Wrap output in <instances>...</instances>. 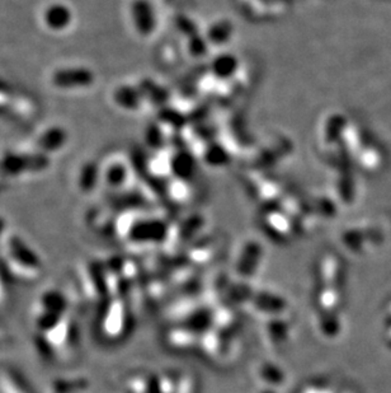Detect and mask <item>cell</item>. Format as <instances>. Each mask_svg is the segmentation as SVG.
I'll return each mask as SVG.
<instances>
[{
    "instance_id": "9",
    "label": "cell",
    "mask_w": 391,
    "mask_h": 393,
    "mask_svg": "<svg viewBox=\"0 0 391 393\" xmlns=\"http://www.w3.org/2000/svg\"><path fill=\"white\" fill-rule=\"evenodd\" d=\"M0 393H29L25 381L16 372L0 368Z\"/></svg>"
},
{
    "instance_id": "8",
    "label": "cell",
    "mask_w": 391,
    "mask_h": 393,
    "mask_svg": "<svg viewBox=\"0 0 391 393\" xmlns=\"http://www.w3.org/2000/svg\"><path fill=\"white\" fill-rule=\"evenodd\" d=\"M47 393H89V382L84 377H64L54 379Z\"/></svg>"
},
{
    "instance_id": "13",
    "label": "cell",
    "mask_w": 391,
    "mask_h": 393,
    "mask_svg": "<svg viewBox=\"0 0 391 393\" xmlns=\"http://www.w3.org/2000/svg\"><path fill=\"white\" fill-rule=\"evenodd\" d=\"M5 231H7V223L3 216H0V242L5 237Z\"/></svg>"
},
{
    "instance_id": "7",
    "label": "cell",
    "mask_w": 391,
    "mask_h": 393,
    "mask_svg": "<svg viewBox=\"0 0 391 393\" xmlns=\"http://www.w3.org/2000/svg\"><path fill=\"white\" fill-rule=\"evenodd\" d=\"M68 142V133L60 126H52L43 131L41 137H38V148L43 154L54 153L62 149Z\"/></svg>"
},
{
    "instance_id": "1",
    "label": "cell",
    "mask_w": 391,
    "mask_h": 393,
    "mask_svg": "<svg viewBox=\"0 0 391 393\" xmlns=\"http://www.w3.org/2000/svg\"><path fill=\"white\" fill-rule=\"evenodd\" d=\"M0 265L12 280L23 284L38 280L43 273L41 257L18 234L5 236L0 242Z\"/></svg>"
},
{
    "instance_id": "3",
    "label": "cell",
    "mask_w": 391,
    "mask_h": 393,
    "mask_svg": "<svg viewBox=\"0 0 391 393\" xmlns=\"http://www.w3.org/2000/svg\"><path fill=\"white\" fill-rule=\"evenodd\" d=\"M69 315L68 298L58 289L41 291L31 308L29 321L34 333H43L52 328Z\"/></svg>"
},
{
    "instance_id": "5",
    "label": "cell",
    "mask_w": 391,
    "mask_h": 393,
    "mask_svg": "<svg viewBox=\"0 0 391 393\" xmlns=\"http://www.w3.org/2000/svg\"><path fill=\"white\" fill-rule=\"evenodd\" d=\"M51 83L58 89H84L93 85L94 74L91 69L85 67H67L52 73Z\"/></svg>"
},
{
    "instance_id": "12",
    "label": "cell",
    "mask_w": 391,
    "mask_h": 393,
    "mask_svg": "<svg viewBox=\"0 0 391 393\" xmlns=\"http://www.w3.org/2000/svg\"><path fill=\"white\" fill-rule=\"evenodd\" d=\"M123 176H125V173H123V170L121 168V166H113L107 172L106 179L112 186H119V183L122 182Z\"/></svg>"
},
{
    "instance_id": "4",
    "label": "cell",
    "mask_w": 391,
    "mask_h": 393,
    "mask_svg": "<svg viewBox=\"0 0 391 393\" xmlns=\"http://www.w3.org/2000/svg\"><path fill=\"white\" fill-rule=\"evenodd\" d=\"M130 326L126 303L119 297H110L101 304L94 322V333L106 342H115L126 336Z\"/></svg>"
},
{
    "instance_id": "14",
    "label": "cell",
    "mask_w": 391,
    "mask_h": 393,
    "mask_svg": "<svg viewBox=\"0 0 391 393\" xmlns=\"http://www.w3.org/2000/svg\"><path fill=\"white\" fill-rule=\"evenodd\" d=\"M4 348V337L0 336V350Z\"/></svg>"
},
{
    "instance_id": "6",
    "label": "cell",
    "mask_w": 391,
    "mask_h": 393,
    "mask_svg": "<svg viewBox=\"0 0 391 393\" xmlns=\"http://www.w3.org/2000/svg\"><path fill=\"white\" fill-rule=\"evenodd\" d=\"M43 23L54 32H61L68 30L73 23V13L64 4H52L43 13Z\"/></svg>"
},
{
    "instance_id": "11",
    "label": "cell",
    "mask_w": 391,
    "mask_h": 393,
    "mask_svg": "<svg viewBox=\"0 0 391 393\" xmlns=\"http://www.w3.org/2000/svg\"><path fill=\"white\" fill-rule=\"evenodd\" d=\"M13 282L9 278L8 273H5V270L3 269V266L0 265V309H4L10 302V282Z\"/></svg>"
},
{
    "instance_id": "2",
    "label": "cell",
    "mask_w": 391,
    "mask_h": 393,
    "mask_svg": "<svg viewBox=\"0 0 391 393\" xmlns=\"http://www.w3.org/2000/svg\"><path fill=\"white\" fill-rule=\"evenodd\" d=\"M77 324L70 316L64 317L50 330L34 333V350L45 361L67 359L71 357L78 346Z\"/></svg>"
},
{
    "instance_id": "10",
    "label": "cell",
    "mask_w": 391,
    "mask_h": 393,
    "mask_svg": "<svg viewBox=\"0 0 391 393\" xmlns=\"http://www.w3.org/2000/svg\"><path fill=\"white\" fill-rule=\"evenodd\" d=\"M99 180L98 166L93 162H86L80 168L78 176V185L83 192H91Z\"/></svg>"
}]
</instances>
